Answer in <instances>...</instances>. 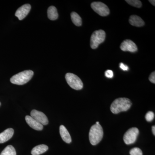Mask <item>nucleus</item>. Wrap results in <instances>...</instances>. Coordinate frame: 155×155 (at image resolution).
<instances>
[{"label":"nucleus","instance_id":"nucleus-9","mask_svg":"<svg viewBox=\"0 0 155 155\" xmlns=\"http://www.w3.org/2000/svg\"><path fill=\"white\" fill-rule=\"evenodd\" d=\"M120 48L124 51L133 53L135 52L137 50L136 45L133 41L129 39L125 40L122 42L120 45Z\"/></svg>","mask_w":155,"mask_h":155},{"label":"nucleus","instance_id":"nucleus-20","mask_svg":"<svg viewBox=\"0 0 155 155\" xmlns=\"http://www.w3.org/2000/svg\"><path fill=\"white\" fill-rule=\"evenodd\" d=\"M130 155H143L142 151L141 149L138 147H134L130 150Z\"/></svg>","mask_w":155,"mask_h":155},{"label":"nucleus","instance_id":"nucleus-15","mask_svg":"<svg viewBox=\"0 0 155 155\" xmlns=\"http://www.w3.org/2000/svg\"><path fill=\"white\" fill-rule=\"evenodd\" d=\"M48 149V146L45 144L39 145L35 147L31 151L32 155H39L46 152Z\"/></svg>","mask_w":155,"mask_h":155},{"label":"nucleus","instance_id":"nucleus-6","mask_svg":"<svg viewBox=\"0 0 155 155\" xmlns=\"http://www.w3.org/2000/svg\"><path fill=\"white\" fill-rule=\"evenodd\" d=\"M139 131L137 127H132L125 132L123 137L124 142L126 144H133L136 141Z\"/></svg>","mask_w":155,"mask_h":155},{"label":"nucleus","instance_id":"nucleus-12","mask_svg":"<svg viewBox=\"0 0 155 155\" xmlns=\"http://www.w3.org/2000/svg\"><path fill=\"white\" fill-rule=\"evenodd\" d=\"M14 134V130L13 128H10L4 130L0 133V143H4L8 141L12 138Z\"/></svg>","mask_w":155,"mask_h":155},{"label":"nucleus","instance_id":"nucleus-3","mask_svg":"<svg viewBox=\"0 0 155 155\" xmlns=\"http://www.w3.org/2000/svg\"><path fill=\"white\" fill-rule=\"evenodd\" d=\"M104 135L102 127L100 125H93L90 130L89 137L91 143L93 145H96L99 143Z\"/></svg>","mask_w":155,"mask_h":155},{"label":"nucleus","instance_id":"nucleus-27","mask_svg":"<svg viewBox=\"0 0 155 155\" xmlns=\"http://www.w3.org/2000/svg\"><path fill=\"white\" fill-rule=\"evenodd\" d=\"M96 124H97V125H99V122H97L96 123Z\"/></svg>","mask_w":155,"mask_h":155},{"label":"nucleus","instance_id":"nucleus-26","mask_svg":"<svg viewBox=\"0 0 155 155\" xmlns=\"http://www.w3.org/2000/svg\"><path fill=\"white\" fill-rule=\"evenodd\" d=\"M152 131L154 135H155V127L154 125L152 126Z\"/></svg>","mask_w":155,"mask_h":155},{"label":"nucleus","instance_id":"nucleus-4","mask_svg":"<svg viewBox=\"0 0 155 155\" xmlns=\"http://www.w3.org/2000/svg\"><path fill=\"white\" fill-rule=\"evenodd\" d=\"M105 38L106 33L104 30L95 31L91 37V47L93 49L97 48L100 44L104 41Z\"/></svg>","mask_w":155,"mask_h":155},{"label":"nucleus","instance_id":"nucleus-16","mask_svg":"<svg viewBox=\"0 0 155 155\" xmlns=\"http://www.w3.org/2000/svg\"><path fill=\"white\" fill-rule=\"evenodd\" d=\"M48 16L51 20H55L58 19V14L57 9L54 6H51L48 10Z\"/></svg>","mask_w":155,"mask_h":155},{"label":"nucleus","instance_id":"nucleus-11","mask_svg":"<svg viewBox=\"0 0 155 155\" xmlns=\"http://www.w3.org/2000/svg\"><path fill=\"white\" fill-rule=\"evenodd\" d=\"M25 119L28 125L34 130H41L43 129V125L34 119L31 116H26Z\"/></svg>","mask_w":155,"mask_h":155},{"label":"nucleus","instance_id":"nucleus-2","mask_svg":"<svg viewBox=\"0 0 155 155\" xmlns=\"http://www.w3.org/2000/svg\"><path fill=\"white\" fill-rule=\"evenodd\" d=\"M34 72L31 70H25L19 72L11 78V83L17 85H23L27 83L33 77Z\"/></svg>","mask_w":155,"mask_h":155},{"label":"nucleus","instance_id":"nucleus-23","mask_svg":"<svg viewBox=\"0 0 155 155\" xmlns=\"http://www.w3.org/2000/svg\"><path fill=\"white\" fill-rule=\"evenodd\" d=\"M149 79L150 81V82L152 83L155 84V72H153L150 75L149 78Z\"/></svg>","mask_w":155,"mask_h":155},{"label":"nucleus","instance_id":"nucleus-25","mask_svg":"<svg viewBox=\"0 0 155 155\" xmlns=\"http://www.w3.org/2000/svg\"><path fill=\"white\" fill-rule=\"evenodd\" d=\"M149 2H150L154 6H155V1L154 0H150V1H149Z\"/></svg>","mask_w":155,"mask_h":155},{"label":"nucleus","instance_id":"nucleus-1","mask_svg":"<svg viewBox=\"0 0 155 155\" xmlns=\"http://www.w3.org/2000/svg\"><path fill=\"white\" fill-rule=\"evenodd\" d=\"M132 103L127 98L116 99L111 104L110 110L114 114H118L121 112L127 111L130 109Z\"/></svg>","mask_w":155,"mask_h":155},{"label":"nucleus","instance_id":"nucleus-19","mask_svg":"<svg viewBox=\"0 0 155 155\" xmlns=\"http://www.w3.org/2000/svg\"><path fill=\"white\" fill-rule=\"evenodd\" d=\"M125 2L130 5L136 8H140L142 6L141 2L138 0H126Z\"/></svg>","mask_w":155,"mask_h":155},{"label":"nucleus","instance_id":"nucleus-28","mask_svg":"<svg viewBox=\"0 0 155 155\" xmlns=\"http://www.w3.org/2000/svg\"><path fill=\"white\" fill-rule=\"evenodd\" d=\"M0 106H1V103H0Z\"/></svg>","mask_w":155,"mask_h":155},{"label":"nucleus","instance_id":"nucleus-8","mask_svg":"<svg viewBox=\"0 0 155 155\" xmlns=\"http://www.w3.org/2000/svg\"><path fill=\"white\" fill-rule=\"evenodd\" d=\"M30 115L32 118L39 122L41 125H46L48 124L47 117L42 112L33 110L31 112Z\"/></svg>","mask_w":155,"mask_h":155},{"label":"nucleus","instance_id":"nucleus-18","mask_svg":"<svg viewBox=\"0 0 155 155\" xmlns=\"http://www.w3.org/2000/svg\"><path fill=\"white\" fill-rule=\"evenodd\" d=\"M0 155H17V153L13 146L8 145L5 148Z\"/></svg>","mask_w":155,"mask_h":155},{"label":"nucleus","instance_id":"nucleus-21","mask_svg":"<svg viewBox=\"0 0 155 155\" xmlns=\"http://www.w3.org/2000/svg\"><path fill=\"white\" fill-rule=\"evenodd\" d=\"M154 114L152 111L148 112L145 116L147 122H151L153 120L154 118Z\"/></svg>","mask_w":155,"mask_h":155},{"label":"nucleus","instance_id":"nucleus-14","mask_svg":"<svg viewBox=\"0 0 155 155\" xmlns=\"http://www.w3.org/2000/svg\"><path fill=\"white\" fill-rule=\"evenodd\" d=\"M129 22L130 25L136 27H141L145 25L144 21L137 15H131L129 18Z\"/></svg>","mask_w":155,"mask_h":155},{"label":"nucleus","instance_id":"nucleus-7","mask_svg":"<svg viewBox=\"0 0 155 155\" xmlns=\"http://www.w3.org/2000/svg\"><path fill=\"white\" fill-rule=\"evenodd\" d=\"M91 8L97 13L102 17H106L110 14V10L107 6L101 2H94L91 4Z\"/></svg>","mask_w":155,"mask_h":155},{"label":"nucleus","instance_id":"nucleus-22","mask_svg":"<svg viewBox=\"0 0 155 155\" xmlns=\"http://www.w3.org/2000/svg\"><path fill=\"white\" fill-rule=\"evenodd\" d=\"M105 75L108 78H112L114 76V72L111 70H107L105 72Z\"/></svg>","mask_w":155,"mask_h":155},{"label":"nucleus","instance_id":"nucleus-13","mask_svg":"<svg viewBox=\"0 0 155 155\" xmlns=\"http://www.w3.org/2000/svg\"><path fill=\"white\" fill-rule=\"evenodd\" d=\"M60 133L62 139L67 143H70L72 142V138L69 134V131L66 127L63 125H61L60 127Z\"/></svg>","mask_w":155,"mask_h":155},{"label":"nucleus","instance_id":"nucleus-10","mask_svg":"<svg viewBox=\"0 0 155 155\" xmlns=\"http://www.w3.org/2000/svg\"><path fill=\"white\" fill-rule=\"evenodd\" d=\"M31 8V6L29 4L23 5L17 9L15 13V16L19 20H22L27 16L30 12Z\"/></svg>","mask_w":155,"mask_h":155},{"label":"nucleus","instance_id":"nucleus-5","mask_svg":"<svg viewBox=\"0 0 155 155\" xmlns=\"http://www.w3.org/2000/svg\"><path fill=\"white\" fill-rule=\"evenodd\" d=\"M67 83L71 88L79 90L83 88V84L77 75L71 73H67L65 75Z\"/></svg>","mask_w":155,"mask_h":155},{"label":"nucleus","instance_id":"nucleus-24","mask_svg":"<svg viewBox=\"0 0 155 155\" xmlns=\"http://www.w3.org/2000/svg\"><path fill=\"white\" fill-rule=\"evenodd\" d=\"M119 67L122 70H124V71H127L129 69V68H128L127 65H125L123 63H121L119 64Z\"/></svg>","mask_w":155,"mask_h":155},{"label":"nucleus","instance_id":"nucleus-17","mask_svg":"<svg viewBox=\"0 0 155 155\" xmlns=\"http://www.w3.org/2000/svg\"><path fill=\"white\" fill-rule=\"evenodd\" d=\"M71 19L72 22L76 26H80L82 24V20L81 17L77 13L75 12H72L71 14Z\"/></svg>","mask_w":155,"mask_h":155}]
</instances>
